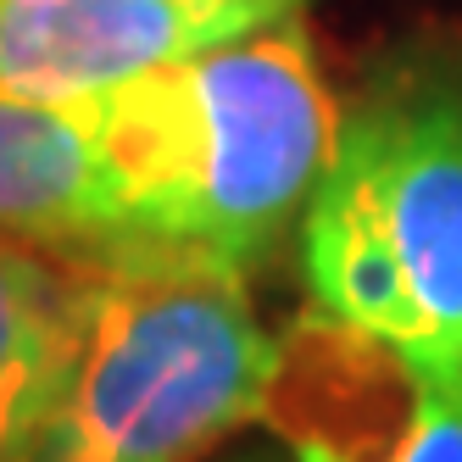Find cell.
<instances>
[{
    "mask_svg": "<svg viewBox=\"0 0 462 462\" xmlns=\"http://www.w3.org/2000/svg\"><path fill=\"white\" fill-rule=\"evenodd\" d=\"M312 312L462 395V51L402 45L340 106L301 212Z\"/></svg>",
    "mask_w": 462,
    "mask_h": 462,
    "instance_id": "2",
    "label": "cell"
},
{
    "mask_svg": "<svg viewBox=\"0 0 462 462\" xmlns=\"http://www.w3.org/2000/svg\"><path fill=\"white\" fill-rule=\"evenodd\" d=\"M235 462H268V457H235Z\"/></svg>",
    "mask_w": 462,
    "mask_h": 462,
    "instance_id": "8",
    "label": "cell"
},
{
    "mask_svg": "<svg viewBox=\"0 0 462 462\" xmlns=\"http://www.w3.org/2000/svg\"><path fill=\"white\" fill-rule=\"evenodd\" d=\"M279 335L240 273L84 262L73 351L28 462H189L262 423Z\"/></svg>",
    "mask_w": 462,
    "mask_h": 462,
    "instance_id": "3",
    "label": "cell"
},
{
    "mask_svg": "<svg viewBox=\"0 0 462 462\" xmlns=\"http://www.w3.org/2000/svg\"><path fill=\"white\" fill-rule=\"evenodd\" d=\"M84 262L0 235V462H28L73 351Z\"/></svg>",
    "mask_w": 462,
    "mask_h": 462,
    "instance_id": "7",
    "label": "cell"
},
{
    "mask_svg": "<svg viewBox=\"0 0 462 462\" xmlns=\"http://www.w3.org/2000/svg\"><path fill=\"white\" fill-rule=\"evenodd\" d=\"M262 423L295 462H462V395L312 307L279 340Z\"/></svg>",
    "mask_w": 462,
    "mask_h": 462,
    "instance_id": "4",
    "label": "cell"
},
{
    "mask_svg": "<svg viewBox=\"0 0 462 462\" xmlns=\"http://www.w3.org/2000/svg\"><path fill=\"white\" fill-rule=\"evenodd\" d=\"M79 112L112 223L95 262L240 279L307 212L340 134V101L301 17L79 95Z\"/></svg>",
    "mask_w": 462,
    "mask_h": 462,
    "instance_id": "1",
    "label": "cell"
},
{
    "mask_svg": "<svg viewBox=\"0 0 462 462\" xmlns=\"http://www.w3.org/2000/svg\"><path fill=\"white\" fill-rule=\"evenodd\" d=\"M0 235L73 262L106 251V184L79 101H28L0 89Z\"/></svg>",
    "mask_w": 462,
    "mask_h": 462,
    "instance_id": "6",
    "label": "cell"
},
{
    "mask_svg": "<svg viewBox=\"0 0 462 462\" xmlns=\"http://www.w3.org/2000/svg\"><path fill=\"white\" fill-rule=\"evenodd\" d=\"M307 0H0V89L79 101L162 61L301 17Z\"/></svg>",
    "mask_w": 462,
    "mask_h": 462,
    "instance_id": "5",
    "label": "cell"
}]
</instances>
